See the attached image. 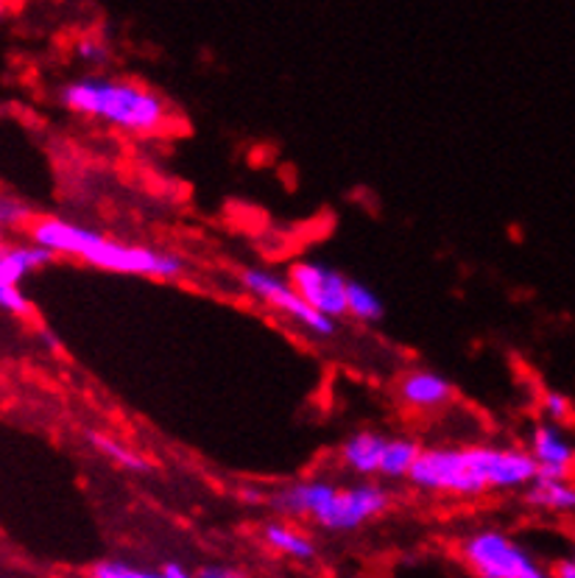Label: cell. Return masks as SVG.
<instances>
[{
    "label": "cell",
    "instance_id": "cell-6",
    "mask_svg": "<svg viewBox=\"0 0 575 578\" xmlns=\"http://www.w3.org/2000/svg\"><path fill=\"white\" fill-rule=\"evenodd\" d=\"M388 506H391V492L375 481H358L353 486L335 484L322 508L313 514V523L324 532H358L360 525L380 517Z\"/></svg>",
    "mask_w": 575,
    "mask_h": 578
},
{
    "label": "cell",
    "instance_id": "cell-23",
    "mask_svg": "<svg viewBox=\"0 0 575 578\" xmlns=\"http://www.w3.org/2000/svg\"><path fill=\"white\" fill-rule=\"evenodd\" d=\"M196 578H247V576H243V572L238 570V567L210 565V567H205V570H201Z\"/></svg>",
    "mask_w": 575,
    "mask_h": 578
},
{
    "label": "cell",
    "instance_id": "cell-22",
    "mask_svg": "<svg viewBox=\"0 0 575 578\" xmlns=\"http://www.w3.org/2000/svg\"><path fill=\"white\" fill-rule=\"evenodd\" d=\"M569 413H573V400H569L564 391H556V389H547L545 395H542V419H547V422H567Z\"/></svg>",
    "mask_w": 575,
    "mask_h": 578
},
{
    "label": "cell",
    "instance_id": "cell-12",
    "mask_svg": "<svg viewBox=\"0 0 575 578\" xmlns=\"http://www.w3.org/2000/svg\"><path fill=\"white\" fill-rule=\"evenodd\" d=\"M386 439V433L380 431H355L353 437L344 439L338 448V459L344 470L358 475V479H377Z\"/></svg>",
    "mask_w": 575,
    "mask_h": 578
},
{
    "label": "cell",
    "instance_id": "cell-4",
    "mask_svg": "<svg viewBox=\"0 0 575 578\" xmlns=\"http://www.w3.org/2000/svg\"><path fill=\"white\" fill-rule=\"evenodd\" d=\"M241 285L254 302L274 311L276 316L288 319L291 325L300 327V330L311 333L313 338H333L335 333H338V322L327 319L324 313H318L316 307L307 305V302L296 294L294 285L288 283L285 274L252 266L241 272Z\"/></svg>",
    "mask_w": 575,
    "mask_h": 578
},
{
    "label": "cell",
    "instance_id": "cell-2",
    "mask_svg": "<svg viewBox=\"0 0 575 578\" xmlns=\"http://www.w3.org/2000/svg\"><path fill=\"white\" fill-rule=\"evenodd\" d=\"M25 232H29V241L40 243L56 258L79 260V263L98 269V272L143 280H179L188 272L182 254L148 246V243L109 238L95 227L79 224L71 219H56V216L36 219L34 216Z\"/></svg>",
    "mask_w": 575,
    "mask_h": 578
},
{
    "label": "cell",
    "instance_id": "cell-18",
    "mask_svg": "<svg viewBox=\"0 0 575 578\" xmlns=\"http://www.w3.org/2000/svg\"><path fill=\"white\" fill-rule=\"evenodd\" d=\"M90 576L93 578H196V576H190L182 565H177V561H168L163 570L151 572V570H140V567L126 565V561H115V559L98 561V565L90 570Z\"/></svg>",
    "mask_w": 575,
    "mask_h": 578
},
{
    "label": "cell",
    "instance_id": "cell-1",
    "mask_svg": "<svg viewBox=\"0 0 575 578\" xmlns=\"http://www.w3.org/2000/svg\"><path fill=\"white\" fill-rule=\"evenodd\" d=\"M534 479L536 461L523 448L439 444L419 450L406 481L436 495L478 497L492 490H523Z\"/></svg>",
    "mask_w": 575,
    "mask_h": 578
},
{
    "label": "cell",
    "instance_id": "cell-27",
    "mask_svg": "<svg viewBox=\"0 0 575 578\" xmlns=\"http://www.w3.org/2000/svg\"><path fill=\"white\" fill-rule=\"evenodd\" d=\"M7 241V230H3V227H0V243Z\"/></svg>",
    "mask_w": 575,
    "mask_h": 578
},
{
    "label": "cell",
    "instance_id": "cell-20",
    "mask_svg": "<svg viewBox=\"0 0 575 578\" xmlns=\"http://www.w3.org/2000/svg\"><path fill=\"white\" fill-rule=\"evenodd\" d=\"M31 219H34V210H31L29 201L0 190V227L3 230H25Z\"/></svg>",
    "mask_w": 575,
    "mask_h": 578
},
{
    "label": "cell",
    "instance_id": "cell-3",
    "mask_svg": "<svg viewBox=\"0 0 575 578\" xmlns=\"http://www.w3.org/2000/svg\"><path fill=\"white\" fill-rule=\"evenodd\" d=\"M56 98L67 113L126 135H159L174 124L168 101L135 78L93 71L62 84Z\"/></svg>",
    "mask_w": 575,
    "mask_h": 578
},
{
    "label": "cell",
    "instance_id": "cell-14",
    "mask_svg": "<svg viewBox=\"0 0 575 578\" xmlns=\"http://www.w3.org/2000/svg\"><path fill=\"white\" fill-rule=\"evenodd\" d=\"M422 444L411 437H388L386 448L380 455V470H377V479L386 481H406L408 470L417 461Z\"/></svg>",
    "mask_w": 575,
    "mask_h": 578
},
{
    "label": "cell",
    "instance_id": "cell-8",
    "mask_svg": "<svg viewBox=\"0 0 575 578\" xmlns=\"http://www.w3.org/2000/svg\"><path fill=\"white\" fill-rule=\"evenodd\" d=\"M399 406L417 413H433L441 408L452 406L456 400V386L452 380H447L445 375L433 372V369H408L399 375L397 386H394Z\"/></svg>",
    "mask_w": 575,
    "mask_h": 578
},
{
    "label": "cell",
    "instance_id": "cell-10",
    "mask_svg": "<svg viewBox=\"0 0 575 578\" xmlns=\"http://www.w3.org/2000/svg\"><path fill=\"white\" fill-rule=\"evenodd\" d=\"M333 490H335L333 481L302 479V481H291V484L276 486L274 492L265 495V503H269L271 512H276L280 517L313 519V514L322 508V503L327 501V495Z\"/></svg>",
    "mask_w": 575,
    "mask_h": 578
},
{
    "label": "cell",
    "instance_id": "cell-26",
    "mask_svg": "<svg viewBox=\"0 0 575 578\" xmlns=\"http://www.w3.org/2000/svg\"><path fill=\"white\" fill-rule=\"evenodd\" d=\"M42 341H45V347H51V349L60 347V341H56V338H53L51 333H42Z\"/></svg>",
    "mask_w": 575,
    "mask_h": 578
},
{
    "label": "cell",
    "instance_id": "cell-21",
    "mask_svg": "<svg viewBox=\"0 0 575 578\" xmlns=\"http://www.w3.org/2000/svg\"><path fill=\"white\" fill-rule=\"evenodd\" d=\"M0 311L9 313V316H18V319H29L31 313H34V305H31V299L20 285L0 280Z\"/></svg>",
    "mask_w": 575,
    "mask_h": 578
},
{
    "label": "cell",
    "instance_id": "cell-25",
    "mask_svg": "<svg viewBox=\"0 0 575 578\" xmlns=\"http://www.w3.org/2000/svg\"><path fill=\"white\" fill-rule=\"evenodd\" d=\"M9 12H12V0H0V23L9 18Z\"/></svg>",
    "mask_w": 575,
    "mask_h": 578
},
{
    "label": "cell",
    "instance_id": "cell-7",
    "mask_svg": "<svg viewBox=\"0 0 575 578\" xmlns=\"http://www.w3.org/2000/svg\"><path fill=\"white\" fill-rule=\"evenodd\" d=\"M285 277L296 294L327 319H347V274H341L322 260L302 258L288 266Z\"/></svg>",
    "mask_w": 575,
    "mask_h": 578
},
{
    "label": "cell",
    "instance_id": "cell-16",
    "mask_svg": "<svg viewBox=\"0 0 575 578\" xmlns=\"http://www.w3.org/2000/svg\"><path fill=\"white\" fill-rule=\"evenodd\" d=\"M347 316L360 325H377L386 316V302L364 280H347Z\"/></svg>",
    "mask_w": 575,
    "mask_h": 578
},
{
    "label": "cell",
    "instance_id": "cell-13",
    "mask_svg": "<svg viewBox=\"0 0 575 578\" xmlns=\"http://www.w3.org/2000/svg\"><path fill=\"white\" fill-rule=\"evenodd\" d=\"M525 501L545 512H573L575 506V486L569 479H547V475H536L531 484L523 486Z\"/></svg>",
    "mask_w": 575,
    "mask_h": 578
},
{
    "label": "cell",
    "instance_id": "cell-17",
    "mask_svg": "<svg viewBox=\"0 0 575 578\" xmlns=\"http://www.w3.org/2000/svg\"><path fill=\"white\" fill-rule=\"evenodd\" d=\"M263 543L269 545V548L280 550V554L291 556V559L307 561V559H313V556H316V545H313L311 539L305 537V534L296 532L294 525L265 523Z\"/></svg>",
    "mask_w": 575,
    "mask_h": 578
},
{
    "label": "cell",
    "instance_id": "cell-9",
    "mask_svg": "<svg viewBox=\"0 0 575 578\" xmlns=\"http://www.w3.org/2000/svg\"><path fill=\"white\" fill-rule=\"evenodd\" d=\"M529 453L531 459L536 461V475H547V479H569L575 461V448L564 425L540 419V422L531 428Z\"/></svg>",
    "mask_w": 575,
    "mask_h": 578
},
{
    "label": "cell",
    "instance_id": "cell-15",
    "mask_svg": "<svg viewBox=\"0 0 575 578\" xmlns=\"http://www.w3.org/2000/svg\"><path fill=\"white\" fill-rule=\"evenodd\" d=\"M87 442L93 444L95 453L104 455L106 461H112V464L121 466V470H126V472H151V461H148L146 455L140 453V450L129 448V444L121 442V439H115V437H109V433L87 431Z\"/></svg>",
    "mask_w": 575,
    "mask_h": 578
},
{
    "label": "cell",
    "instance_id": "cell-19",
    "mask_svg": "<svg viewBox=\"0 0 575 578\" xmlns=\"http://www.w3.org/2000/svg\"><path fill=\"white\" fill-rule=\"evenodd\" d=\"M73 54H76L79 62L93 67V71H101V67H106L112 62L109 42L101 34H95V31H87V34L79 36L76 45H73Z\"/></svg>",
    "mask_w": 575,
    "mask_h": 578
},
{
    "label": "cell",
    "instance_id": "cell-11",
    "mask_svg": "<svg viewBox=\"0 0 575 578\" xmlns=\"http://www.w3.org/2000/svg\"><path fill=\"white\" fill-rule=\"evenodd\" d=\"M56 260V254L34 241L0 243V280L12 285H23L31 274L42 272Z\"/></svg>",
    "mask_w": 575,
    "mask_h": 578
},
{
    "label": "cell",
    "instance_id": "cell-5",
    "mask_svg": "<svg viewBox=\"0 0 575 578\" xmlns=\"http://www.w3.org/2000/svg\"><path fill=\"white\" fill-rule=\"evenodd\" d=\"M464 559L481 578H551L509 534L475 532L464 539Z\"/></svg>",
    "mask_w": 575,
    "mask_h": 578
},
{
    "label": "cell",
    "instance_id": "cell-24",
    "mask_svg": "<svg viewBox=\"0 0 575 578\" xmlns=\"http://www.w3.org/2000/svg\"><path fill=\"white\" fill-rule=\"evenodd\" d=\"M556 578H575V561H573V559L558 561V567H556Z\"/></svg>",
    "mask_w": 575,
    "mask_h": 578
}]
</instances>
